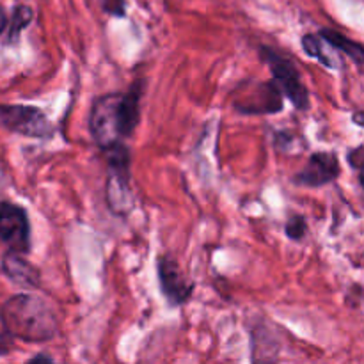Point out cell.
Returning <instances> with one entry per match:
<instances>
[{"mask_svg": "<svg viewBox=\"0 0 364 364\" xmlns=\"http://www.w3.org/2000/svg\"><path fill=\"white\" fill-rule=\"evenodd\" d=\"M144 82L137 80L127 92H109L95 100L89 114V132L100 149L130 137L141 121Z\"/></svg>", "mask_w": 364, "mask_h": 364, "instance_id": "1", "label": "cell"}, {"mask_svg": "<svg viewBox=\"0 0 364 364\" xmlns=\"http://www.w3.org/2000/svg\"><path fill=\"white\" fill-rule=\"evenodd\" d=\"M0 320L9 336L27 343L50 341L57 334L55 313L34 295L20 294L6 301L0 309Z\"/></svg>", "mask_w": 364, "mask_h": 364, "instance_id": "2", "label": "cell"}, {"mask_svg": "<svg viewBox=\"0 0 364 364\" xmlns=\"http://www.w3.org/2000/svg\"><path fill=\"white\" fill-rule=\"evenodd\" d=\"M107 160V203L110 212L127 215L134 208V196L130 188V151L123 141L114 142L102 149Z\"/></svg>", "mask_w": 364, "mask_h": 364, "instance_id": "3", "label": "cell"}, {"mask_svg": "<svg viewBox=\"0 0 364 364\" xmlns=\"http://www.w3.org/2000/svg\"><path fill=\"white\" fill-rule=\"evenodd\" d=\"M259 55L265 60L267 66L272 71L274 82L281 89L283 96H287L291 105L299 110L309 109V92L302 82L301 73L288 57L281 55L270 46H259Z\"/></svg>", "mask_w": 364, "mask_h": 364, "instance_id": "4", "label": "cell"}, {"mask_svg": "<svg viewBox=\"0 0 364 364\" xmlns=\"http://www.w3.org/2000/svg\"><path fill=\"white\" fill-rule=\"evenodd\" d=\"M0 121L7 130L31 139H50L55 132L46 114L38 107L0 105Z\"/></svg>", "mask_w": 364, "mask_h": 364, "instance_id": "5", "label": "cell"}, {"mask_svg": "<svg viewBox=\"0 0 364 364\" xmlns=\"http://www.w3.org/2000/svg\"><path fill=\"white\" fill-rule=\"evenodd\" d=\"M0 242L9 247V251H31V224L27 212L13 203H0Z\"/></svg>", "mask_w": 364, "mask_h": 364, "instance_id": "6", "label": "cell"}, {"mask_svg": "<svg viewBox=\"0 0 364 364\" xmlns=\"http://www.w3.org/2000/svg\"><path fill=\"white\" fill-rule=\"evenodd\" d=\"M160 290L173 308L185 304L191 299L194 284L185 277L183 270L171 256H160L156 262Z\"/></svg>", "mask_w": 364, "mask_h": 364, "instance_id": "7", "label": "cell"}, {"mask_svg": "<svg viewBox=\"0 0 364 364\" xmlns=\"http://www.w3.org/2000/svg\"><path fill=\"white\" fill-rule=\"evenodd\" d=\"M340 176V162L334 153L318 151L309 156L308 164L294 176V183L299 187L318 188L333 183Z\"/></svg>", "mask_w": 364, "mask_h": 364, "instance_id": "8", "label": "cell"}, {"mask_svg": "<svg viewBox=\"0 0 364 364\" xmlns=\"http://www.w3.org/2000/svg\"><path fill=\"white\" fill-rule=\"evenodd\" d=\"M235 107L242 114H276L283 107V92L276 82L255 84L251 92L237 96Z\"/></svg>", "mask_w": 364, "mask_h": 364, "instance_id": "9", "label": "cell"}, {"mask_svg": "<svg viewBox=\"0 0 364 364\" xmlns=\"http://www.w3.org/2000/svg\"><path fill=\"white\" fill-rule=\"evenodd\" d=\"M302 48L308 53L309 57L316 59L318 63H322L326 68H331V70H336V68L341 66V59L338 53H341L340 50L334 48L326 38H322L318 34H306L302 38Z\"/></svg>", "mask_w": 364, "mask_h": 364, "instance_id": "10", "label": "cell"}, {"mask_svg": "<svg viewBox=\"0 0 364 364\" xmlns=\"http://www.w3.org/2000/svg\"><path fill=\"white\" fill-rule=\"evenodd\" d=\"M4 272H6L14 283L21 284V287L34 288L39 284L38 270H36L31 263L21 259L20 252L9 251V255H6V258H4Z\"/></svg>", "mask_w": 364, "mask_h": 364, "instance_id": "11", "label": "cell"}, {"mask_svg": "<svg viewBox=\"0 0 364 364\" xmlns=\"http://www.w3.org/2000/svg\"><path fill=\"white\" fill-rule=\"evenodd\" d=\"M320 36L326 38L327 41H329L334 48L340 50L341 53L350 57L354 63L364 64V45H361V43L352 41L350 38H347V36L341 34V32L334 31V28H322V31H320Z\"/></svg>", "mask_w": 364, "mask_h": 364, "instance_id": "12", "label": "cell"}, {"mask_svg": "<svg viewBox=\"0 0 364 364\" xmlns=\"http://www.w3.org/2000/svg\"><path fill=\"white\" fill-rule=\"evenodd\" d=\"M32 16H34V13H32V9L28 6H16L13 9V16H11V23H9V41H16L18 36H20V32L23 31V28L28 27V23L32 21Z\"/></svg>", "mask_w": 364, "mask_h": 364, "instance_id": "13", "label": "cell"}, {"mask_svg": "<svg viewBox=\"0 0 364 364\" xmlns=\"http://www.w3.org/2000/svg\"><path fill=\"white\" fill-rule=\"evenodd\" d=\"M284 231H287L290 240L299 242L306 237V233H308V224H306V219L302 215H291L290 219L287 220Z\"/></svg>", "mask_w": 364, "mask_h": 364, "instance_id": "14", "label": "cell"}, {"mask_svg": "<svg viewBox=\"0 0 364 364\" xmlns=\"http://www.w3.org/2000/svg\"><path fill=\"white\" fill-rule=\"evenodd\" d=\"M98 2L102 6L103 13L116 18L127 16V2L124 0H98Z\"/></svg>", "mask_w": 364, "mask_h": 364, "instance_id": "15", "label": "cell"}, {"mask_svg": "<svg viewBox=\"0 0 364 364\" xmlns=\"http://www.w3.org/2000/svg\"><path fill=\"white\" fill-rule=\"evenodd\" d=\"M7 14H6V9H4L2 6H0V34H2L4 31H6V27H7Z\"/></svg>", "mask_w": 364, "mask_h": 364, "instance_id": "16", "label": "cell"}, {"mask_svg": "<svg viewBox=\"0 0 364 364\" xmlns=\"http://www.w3.org/2000/svg\"><path fill=\"white\" fill-rule=\"evenodd\" d=\"M38 361L52 363V358H48V355H36V358H32V359H31V363H38Z\"/></svg>", "mask_w": 364, "mask_h": 364, "instance_id": "17", "label": "cell"}, {"mask_svg": "<svg viewBox=\"0 0 364 364\" xmlns=\"http://www.w3.org/2000/svg\"><path fill=\"white\" fill-rule=\"evenodd\" d=\"M359 183H361V187L364 188V162L361 164V167H359Z\"/></svg>", "mask_w": 364, "mask_h": 364, "instance_id": "18", "label": "cell"}, {"mask_svg": "<svg viewBox=\"0 0 364 364\" xmlns=\"http://www.w3.org/2000/svg\"><path fill=\"white\" fill-rule=\"evenodd\" d=\"M4 185H6V178H4L2 171H0V191H2V188H4Z\"/></svg>", "mask_w": 364, "mask_h": 364, "instance_id": "19", "label": "cell"}, {"mask_svg": "<svg viewBox=\"0 0 364 364\" xmlns=\"http://www.w3.org/2000/svg\"><path fill=\"white\" fill-rule=\"evenodd\" d=\"M4 352H6V350H4V348H2V347H0V355H2V354H4Z\"/></svg>", "mask_w": 364, "mask_h": 364, "instance_id": "20", "label": "cell"}]
</instances>
